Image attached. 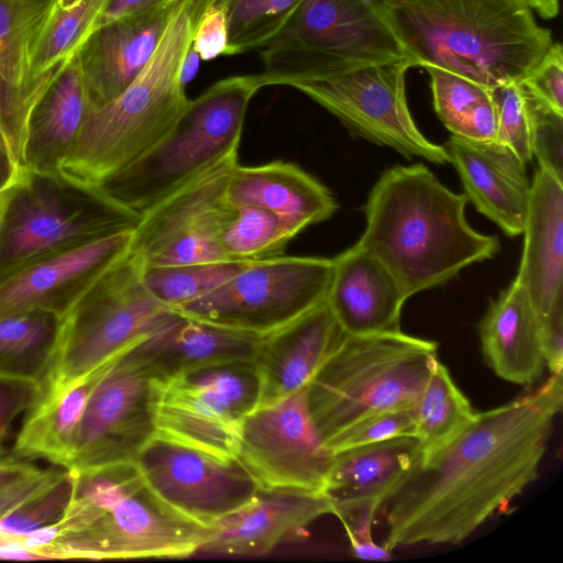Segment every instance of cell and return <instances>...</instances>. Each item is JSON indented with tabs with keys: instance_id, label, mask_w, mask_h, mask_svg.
I'll use <instances>...</instances> for the list:
<instances>
[{
	"instance_id": "cell-48",
	"label": "cell",
	"mask_w": 563,
	"mask_h": 563,
	"mask_svg": "<svg viewBox=\"0 0 563 563\" xmlns=\"http://www.w3.org/2000/svg\"><path fill=\"white\" fill-rule=\"evenodd\" d=\"M200 60L198 53H196L190 45L180 70V79L185 86L189 84L198 73Z\"/></svg>"
},
{
	"instance_id": "cell-29",
	"label": "cell",
	"mask_w": 563,
	"mask_h": 563,
	"mask_svg": "<svg viewBox=\"0 0 563 563\" xmlns=\"http://www.w3.org/2000/svg\"><path fill=\"white\" fill-rule=\"evenodd\" d=\"M228 200L266 209L297 234L330 218L338 206L329 189L296 164L271 162L258 166L236 163L229 176Z\"/></svg>"
},
{
	"instance_id": "cell-31",
	"label": "cell",
	"mask_w": 563,
	"mask_h": 563,
	"mask_svg": "<svg viewBox=\"0 0 563 563\" xmlns=\"http://www.w3.org/2000/svg\"><path fill=\"white\" fill-rule=\"evenodd\" d=\"M120 356L107 362L71 387L41 396L26 411L12 448L13 457L44 459L54 465L69 468L89 397Z\"/></svg>"
},
{
	"instance_id": "cell-2",
	"label": "cell",
	"mask_w": 563,
	"mask_h": 563,
	"mask_svg": "<svg viewBox=\"0 0 563 563\" xmlns=\"http://www.w3.org/2000/svg\"><path fill=\"white\" fill-rule=\"evenodd\" d=\"M467 201L422 164L394 166L368 195L365 230L355 245L388 268L408 299L500 250L496 235L468 224Z\"/></svg>"
},
{
	"instance_id": "cell-41",
	"label": "cell",
	"mask_w": 563,
	"mask_h": 563,
	"mask_svg": "<svg viewBox=\"0 0 563 563\" xmlns=\"http://www.w3.org/2000/svg\"><path fill=\"white\" fill-rule=\"evenodd\" d=\"M525 92L532 156L540 168L563 180V114L538 101L526 89Z\"/></svg>"
},
{
	"instance_id": "cell-3",
	"label": "cell",
	"mask_w": 563,
	"mask_h": 563,
	"mask_svg": "<svg viewBox=\"0 0 563 563\" xmlns=\"http://www.w3.org/2000/svg\"><path fill=\"white\" fill-rule=\"evenodd\" d=\"M71 470L64 516L24 541L35 559L183 558L211 534L159 499L135 462Z\"/></svg>"
},
{
	"instance_id": "cell-47",
	"label": "cell",
	"mask_w": 563,
	"mask_h": 563,
	"mask_svg": "<svg viewBox=\"0 0 563 563\" xmlns=\"http://www.w3.org/2000/svg\"><path fill=\"white\" fill-rule=\"evenodd\" d=\"M176 1L177 0H109L104 11L98 20L96 29L115 20L145 13L172 4Z\"/></svg>"
},
{
	"instance_id": "cell-17",
	"label": "cell",
	"mask_w": 563,
	"mask_h": 563,
	"mask_svg": "<svg viewBox=\"0 0 563 563\" xmlns=\"http://www.w3.org/2000/svg\"><path fill=\"white\" fill-rule=\"evenodd\" d=\"M154 380L120 358L87 402L69 468L135 462L155 435Z\"/></svg>"
},
{
	"instance_id": "cell-45",
	"label": "cell",
	"mask_w": 563,
	"mask_h": 563,
	"mask_svg": "<svg viewBox=\"0 0 563 563\" xmlns=\"http://www.w3.org/2000/svg\"><path fill=\"white\" fill-rule=\"evenodd\" d=\"M227 46V12L221 5H209L202 10L195 23L191 47L201 60L209 62L225 55Z\"/></svg>"
},
{
	"instance_id": "cell-9",
	"label": "cell",
	"mask_w": 563,
	"mask_h": 563,
	"mask_svg": "<svg viewBox=\"0 0 563 563\" xmlns=\"http://www.w3.org/2000/svg\"><path fill=\"white\" fill-rule=\"evenodd\" d=\"M140 218L99 188L25 168L0 190V282L57 253L131 231Z\"/></svg>"
},
{
	"instance_id": "cell-39",
	"label": "cell",
	"mask_w": 563,
	"mask_h": 563,
	"mask_svg": "<svg viewBox=\"0 0 563 563\" xmlns=\"http://www.w3.org/2000/svg\"><path fill=\"white\" fill-rule=\"evenodd\" d=\"M497 114L496 140L508 146L525 164L532 159L527 98L521 82L492 89Z\"/></svg>"
},
{
	"instance_id": "cell-42",
	"label": "cell",
	"mask_w": 563,
	"mask_h": 563,
	"mask_svg": "<svg viewBox=\"0 0 563 563\" xmlns=\"http://www.w3.org/2000/svg\"><path fill=\"white\" fill-rule=\"evenodd\" d=\"M57 465L41 470L16 457L0 459V517L42 487Z\"/></svg>"
},
{
	"instance_id": "cell-14",
	"label": "cell",
	"mask_w": 563,
	"mask_h": 563,
	"mask_svg": "<svg viewBox=\"0 0 563 563\" xmlns=\"http://www.w3.org/2000/svg\"><path fill=\"white\" fill-rule=\"evenodd\" d=\"M236 163L238 157L220 162L145 211L132 231L129 253L143 266L228 260L219 238Z\"/></svg>"
},
{
	"instance_id": "cell-40",
	"label": "cell",
	"mask_w": 563,
	"mask_h": 563,
	"mask_svg": "<svg viewBox=\"0 0 563 563\" xmlns=\"http://www.w3.org/2000/svg\"><path fill=\"white\" fill-rule=\"evenodd\" d=\"M415 423L416 407L382 411L357 421L325 445L335 454L397 437H413Z\"/></svg>"
},
{
	"instance_id": "cell-21",
	"label": "cell",
	"mask_w": 563,
	"mask_h": 563,
	"mask_svg": "<svg viewBox=\"0 0 563 563\" xmlns=\"http://www.w3.org/2000/svg\"><path fill=\"white\" fill-rule=\"evenodd\" d=\"M421 453L412 435L349 449L333 454L323 488L331 514L339 519L367 515L375 517L419 467Z\"/></svg>"
},
{
	"instance_id": "cell-22",
	"label": "cell",
	"mask_w": 563,
	"mask_h": 563,
	"mask_svg": "<svg viewBox=\"0 0 563 563\" xmlns=\"http://www.w3.org/2000/svg\"><path fill=\"white\" fill-rule=\"evenodd\" d=\"M262 336L191 319L172 309L122 358L140 367L154 382H164L207 365L254 361Z\"/></svg>"
},
{
	"instance_id": "cell-27",
	"label": "cell",
	"mask_w": 563,
	"mask_h": 563,
	"mask_svg": "<svg viewBox=\"0 0 563 563\" xmlns=\"http://www.w3.org/2000/svg\"><path fill=\"white\" fill-rule=\"evenodd\" d=\"M522 235L514 282L526 290L542 321L563 302V180L540 167L531 180Z\"/></svg>"
},
{
	"instance_id": "cell-38",
	"label": "cell",
	"mask_w": 563,
	"mask_h": 563,
	"mask_svg": "<svg viewBox=\"0 0 563 563\" xmlns=\"http://www.w3.org/2000/svg\"><path fill=\"white\" fill-rule=\"evenodd\" d=\"M251 262L217 260L173 266H143L148 291L170 309L198 299L228 282Z\"/></svg>"
},
{
	"instance_id": "cell-46",
	"label": "cell",
	"mask_w": 563,
	"mask_h": 563,
	"mask_svg": "<svg viewBox=\"0 0 563 563\" xmlns=\"http://www.w3.org/2000/svg\"><path fill=\"white\" fill-rule=\"evenodd\" d=\"M542 347L550 373H563V302L542 320Z\"/></svg>"
},
{
	"instance_id": "cell-33",
	"label": "cell",
	"mask_w": 563,
	"mask_h": 563,
	"mask_svg": "<svg viewBox=\"0 0 563 563\" xmlns=\"http://www.w3.org/2000/svg\"><path fill=\"white\" fill-rule=\"evenodd\" d=\"M423 68L431 80L434 110L453 136L496 140L497 114L490 88L438 67Z\"/></svg>"
},
{
	"instance_id": "cell-10",
	"label": "cell",
	"mask_w": 563,
	"mask_h": 563,
	"mask_svg": "<svg viewBox=\"0 0 563 563\" xmlns=\"http://www.w3.org/2000/svg\"><path fill=\"white\" fill-rule=\"evenodd\" d=\"M172 311L146 288L130 253L98 276L60 318L41 396L59 393L124 354Z\"/></svg>"
},
{
	"instance_id": "cell-30",
	"label": "cell",
	"mask_w": 563,
	"mask_h": 563,
	"mask_svg": "<svg viewBox=\"0 0 563 563\" xmlns=\"http://www.w3.org/2000/svg\"><path fill=\"white\" fill-rule=\"evenodd\" d=\"M88 110L89 100L77 52L63 63L32 110L25 147L26 168L57 173Z\"/></svg>"
},
{
	"instance_id": "cell-43",
	"label": "cell",
	"mask_w": 563,
	"mask_h": 563,
	"mask_svg": "<svg viewBox=\"0 0 563 563\" xmlns=\"http://www.w3.org/2000/svg\"><path fill=\"white\" fill-rule=\"evenodd\" d=\"M521 85L538 101L563 114V49L560 43L549 46Z\"/></svg>"
},
{
	"instance_id": "cell-37",
	"label": "cell",
	"mask_w": 563,
	"mask_h": 563,
	"mask_svg": "<svg viewBox=\"0 0 563 563\" xmlns=\"http://www.w3.org/2000/svg\"><path fill=\"white\" fill-rule=\"evenodd\" d=\"M302 0H190L194 22L209 5H221L228 18L227 56L262 48L290 19Z\"/></svg>"
},
{
	"instance_id": "cell-32",
	"label": "cell",
	"mask_w": 563,
	"mask_h": 563,
	"mask_svg": "<svg viewBox=\"0 0 563 563\" xmlns=\"http://www.w3.org/2000/svg\"><path fill=\"white\" fill-rule=\"evenodd\" d=\"M109 0H52L30 54V81L48 86L95 31Z\"/></svg>"
},
{
	"instance_id": "cell-34",
	"label": "cell",
	"mask_w": 563,
	"mask_h": 563,
	"mask_svg": "<svg viewBox=\"0 0 563 563\" xmlns=\"http://www.w3.org/2000/svg\"><path fill=\"white\" fill-rule=\"evenodd\" d=\"M475 415L449 369L438 361L416 406L413 437L420 448V464L450 444Z\"/></svg>"
},
{
	"instance_id": "cell-36",
	"label": "cell",
	"mask_w": 563,
	"mask_h": 563,
	"mask_svg": "<svg viewBox=\"0 0 563 563\" xmlns=\"http://www.w3.org/2000/svg\"><path fill=\"white\" fill-rule=\"evenodd\" d=\"M296 235L277 214L260 207L230 202L219 240L225 258L261 261L283 255Z\"/></svg>"
},
{
	"instance_id": "cell-26",
	"label": "cell",
	"mask_w": 563,
	"mask_h": 563,
	"mask_svg": "<svg viewBox=\"0 0 563 563\" xmlns=\"http://www.w3.org/2000/svg\"><path fill=\"white\" fill-rule=\"evenodd\" d=\"M333 263L325 300L344 333L401 331L400 314L407 297L388 268L356 245L333 257Z\"/></svg>"
},
{
	"instance_id": "cell-49",
	"label": "cell",
	"mask_w": 563,
	"mask_h": 563,
	"mask_svg": "<svg viewBox=\"0 0 563 563\" xmlns=\"http://www.w3.org/2000/svg\"><path fill=\"white\" fill-rule=\"evenodd\" d=\"M13 178V169L9 162L0 133V190Z\"/></svg>"
},
{
	"instance_id": "cell-35",
	"label": "cell",
	"mask_w": 563,
	"mask_h": 563,
	"mask_svg": "<svg viewBox=\"0 0 563 563\" xmlns=\"http://www.w3.org/2000/svg\"><path fill=\"white\" fill-rule=\"evenodd\" d=\"M59 321L45 311L0 318V377L41 383L53 356Z\"/></svg>"
},
{
	"instance_id": "cell-16",
	"label": "cell",
	"mask_w": 563,
	"mask_h": 563,
	"mask_svg": "<svg viewBox=\"0 0 563 563\" xmlns=\"http://www.w3.org/2000/svg\"><path fill=\"white\" fill-rule=\"evenodd\" d=\"M135 463L159 499L208 527L250 503L258 490L238 459H220L157 434Z\"/></svg>"
},
{
	"instance_id": "cell-13",
	"label": "cell",
	"mask_w": 563,
	"mask_h": 563,
	"mask_svg": "<svg viewBox=\"0 0 563 563\" xmlns=\"http://www.w3.org/2000/svg\"><path fill=\"white\" fill-rule=\"evenodd\" d=\"M411 60L367 66L291 87L333 114L351 134L388 146L406 157L451 163L445 146L429 141L409 111L406 73Z\"/></svg>"
},
{
	"instance_id": "cell-15",
	"label": "cell",
	"mask_w": 563,
	"mask_h": 563,
	"mask_svg": "<svg viewBox=\"0 0 563 563\" xmlns=\"http://www.w3.org/2000/svg\"><path fill=\"white\" fill-rule=\"evenodd\" d=\"M236 459L258 488L323 493L333 453L311 418L307 386L244 419Z\"/></svg>"
},
{
	"instance_id": "cell-5",
	"label": "cell",
	"mask_w": 563,
	"mask_h": 563,
	"mask_svg": "<svg viewBox=\"0 0 563 563\" xmlns=\"http://www.w3.org/2000/svg\"><path fill=\"white\" fill-rule=\"evenodd\" d=\"M192 32L189 0H180L135 80L110 103L89 108L76 141L57 167L59 176L98 188L169 132L190 100L180 70Z\"/></svg>"
},
{
	"instance_id": "cell-12",
	"label": "cell",
	"mask_w": 563,
	"mask_h": 563,
	"mask_svg": "<svg viewBox=\"0 0 563 563\" xmlns=\"http://www.w3.org/2000/svg\"><path fill=\"white\" fill-rule=\"evenodd\" d=\"M154 383L155 434L236 459L244 419L260 400L253 361L207 365Z\"/></svg>"
},
{
	"instance_id": "cell-20",
	"label": "cell",
	"mask_w": 563,
	"mask_h": 563,
	"mask_svg": "<svg viewBox=\"0 0 563 563\" xmlns=\"http://www.w3.org/2000/svg\"><path fill=\"white\" fill-rule=\"evenodd\" d=\"M180 0L96 29L78 51L89 108L117 99L155 52Z\"/></svg>"
},
{
	"instance_id": "cell-19",
	"label": "cell",
	"mask_w": 563,
	"mask_h": 563,
	"mask_svg": "<svg viewBox=\"0 0 563 563\" xmlns=\"http://www.w3.org/2000/svg\"><path fill=\"white\" fill-rule=\"evenodd\" d=\"M52 0H0V133L16 174L26 168L33 108L48 86L30 81V54Z\"/></svg>"
},
{
	"instance_id": "cell-24",
	"label": "cell",
	"mask_w": 563,
	"mask_h": 563,
	"mask_svg": "<svg viewBox=\"0 0 563 563\" xmlns=\"http://www.w3.org/2000/svg\"><path fill=\"white\" fill-rule=\"evenodd\" d=\"M445 145L467 200L506 235L522 234L531 186L526 164L497 140L452 135Z\"/></svg>"
},
{
	"instance_id": "cell-23",
	"label": "cell",
	"mask_w": 563,
	"mask_h": 563,
	"mask_svg": "<svg viewBox=\"0 0 563 563\" xmlns=\"http://www.w3.org/2000/svg\"><path fill=\"white\" fill-rule=\"evenodd\" d=\"M344 336L327 300L263 335L253 361L261 383L257 407L306 387Z\"/></svg>"
},
{
	"instance_id": "cell-8",
	"label": "cell",
	"mask_w": 563,
	"mask_h": 563,
	"mask_svg": "<svg viewBox=\"0 0 563 563\" xmlns=\"http://www.w3.org/2000/svg\"><path fill=\"white\" fill-rule=\"evenodd\" d=\"M261 55L262 88L291 87L399 60L418 66L377 0H302Z\"/></svg>"
},
{
	"instance_id": "cell-1",
	"label": "cell",
	"mask_w": 563,
	"mask_h": 563,
	"mask_svg": "<svg viewBox=\"0 0 563 563\" xmlns=\"http://www.w3.org/2000/svg\"><path fill=\"white\" fill-rule=\"evenodd\" d=\"M562 407L563 373H558L533 391L476 412L389 499L384 545L393 551L466 540L537 479Z\"/></svg>"
},
{
	"instance_id": "cell-6",
	"label": "cell",
	"mask_w": 563,
	"mask_h": 563,
	"mask_svg": "<svg viewBox=\"0 0 563 563\" xmlns=\"http://www.w3.org/2000/svg\"><path fill=\"white\" fill-rule=\"evenodd\" d=\"M438 361L437 342L401 331L345 334L307 385L323 442L372 415L416 407Z\"/></svg>"
},
{
	"instance_id": "cell-28",
	"label": "cell",
	"mask_w": 563,
	"mask_h": 563,
	"mask_svg": "<svg viewBox=\"0 0 563 563\" xmlns=\"http://www.w3.org/2000/svg\"><path fill=\"white\" fill-rule=\"evenodd\" d=\"M478 334L484 360L498 377L518 385H531L542 377V321L516 282L489 303Z\"/></svg>"
},
{
	"instance_id": "cell-4",
	"label": "cell",
	"mask_w": 563,
	"mask_h": 563,
	"mask_svg": "<svg viewBox=\"0 0 563 563\" xmlns=\"http://www.w3.org/2000/svg\"><path fill=\"white\" fill-rule=\"evenodd\" d=\"M418 66L490 89L521 82L552 42L526 0H377Z\"/></svg>"
},
{
	"instance_id": "cell-25",
	"label": "cell",
	"mask_w": 563,
	"mask_h": 563,
	"mask_svg": "<svg viewBox=\"0 0 563 563\" xmlns=\"http://www.w3.org/2000/svg\"><path fill=\"white\" fill-rule=\"evenodd\" d=\"M327 514H331V503L322 492L258 488L250 503L212 523L201 550L264 554Z\"/></svg>"
},
{
	"instance_id": "cell-11",
	"label": "cell",
	"mask_w": 563,
	"mask_h": 563,
	"mask_svg": "<svg viewBox=\"0 0 563 563\" xmlns=\"http://www.w3.org/2000/svg\"><path fill=\"white\" fill-rule=\"evenodd\" d=\"M333 258L285 256L251 262L205 296L173 309L202 322L268 334L327 299Z\"/></svg>"
},
{
	"instance_id": "cell-7",
	"label": "cell",
	"mask_w": 563,
	"mask_h": 563,
	"mask_svg": "<svg viewBox=\"0 0 563 563\" xmlns=\"http://www.w3.org/2000/svg\"><path fill=\"white\" fill-rule=\"evenodd\" d=\"M261 88L257 74L214 82L189 100L155 146L98 188L141 217L203 172L238 157L247 106Z\"/></svg>"
},
{
	"instance_id": "cell-18",
	"label": "cell",
	"mask_w": 563,
	"mask_h": 563,
	"mask_svg": "<svg viewBox=\"0 0 563 563\" xmlns=\"http://www.w3.org/2000/svg\"><path fill=\"white\" fill-rule=\"evenodd\" d=\"M132 231L57 253L1 280L0 318L31 311L62 318L98 276L129 253Z\"/></svg>"
},
{
	"instance_id": "cell-44",
	"label": "cell",
	"mask_w": 563,
	"mask_h": 563,
	"mask_svg": "<svg viewBox=\"0 0 563 563\" xmlns=\"http://www.w3.org/2000/svg\"><path fill=\"white\" fill-rule=\"evenodd\" d=\"M40 382L0 377V459L15 418L27 411L41 397Z\"/></svg>"
}]
</instances>
